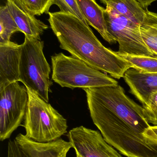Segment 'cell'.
I'll return each instance as SVG.
<instances>
[{
	"label": "cell",
	"instance_id": "25",
	"mask_svg": "<svg viewBox=\"0 0 157 157\" xmlns=\"http://www.w3.org/2000/svg\"><path fill=\"white\" fill-rule=\"evenodd\" d=\"M76 157H82L77 153H76Z\"/></svg>",
	"mask_w": 157,
	"mask_h": 157
},
{
	"label": "cell",
	"instance_id": "19",
	"mask_svg": "<svg viewBox=\"0 0 157 157\" xmlns=\"http://www.w3.org/2000/svg\"><path fill=\"white\" fill-rule=\"evenodd\" d=\"M19 9L34 16L49 13L50 8L55 4V0H12Z\"/></svg>",
	"mask_w": 157,
	"mask_h": 157
},
{
	"label": "cell",
	"instance_id": "18",
	"mask_svg": "<svg viewBox=\"0 0 157 157\" xmlns=\"http://www.w3.org/2000/svg\"><path fill=\"white\" fill-rule=\"evenodd\" d=\"M117 53L132 64L134 69L138 71L144 73H157V57L121 54L117 52Z\"/></svg>",
	"mask_w": 157,
	"mask_h": 157
},
{
	"label": "cell",
	"instance_id": "6",
	"mask_svg": "<svg viewBox=\"0 0 157 157\" xmlns=\"http://www.w3.org/2000/svg\"><path fill=\"white\" fill-rule=\"evenodd\" d=\"M83 89L139 132L143 134L151 126L145 117L143 107L127 96L120 85Z\"/></svg>",
	"mask_w": 157,
	"mask_h": 157
},
{
	"label": "cell",
	"instance_id": "21",
	"mask_svg": "<svg viewBox=\"0 0 157 157\" xmlns=\"http://www.w3.org/2000/svg\"><path fill=\"white\" fill-rule=\"evenodd\" d=\"M143 107L144 109L145 117L147 122L157 125V92L151 95L147 104Z\"/></svg>",
	"mask_w": 157,
	"mask_h": 157
},
{
	"label": "cell",
	"instance_id": "17",
	"mask_svg": "<svg viewBox=\"0 0 157 157\" xmlns=\"http://www.w3.org/2000/svg\"><path fill=\"white\" fill-rule=\"evenodd\" d=\"M0 44L9 43L13 34L21 32L6 5L0 7Z\"/></svg>",
	"mask_w": 157,
	"mask_h": 157
},
{
	"label": "cell",
	"instance_id": "13",
	"mask_svg": "<svg viewBox=\"0 0 157 157\" xmlns=\"http://www.w3.org/2000/svg\"><path fill=\"white\" fill-rule=\"evenodd\" d=\"M79 9L89 25L100 34L110 44L117 42L108 31L105 17V8L98 4L95 0H77Z\"/></svg>",
	"mask_w": 157,
	"mask_h": 157
},
{
	"label": "cell",
	"instance_id": "3",
	"mask_svg": "<svg viewBox=\"0 0 157 157\" xmlns=\"http://www.w3.org/2000/svg\"><path fill=\"white\" fill-rule=\"evenodd\" d=\"M26 89L28 101L22 125L26 131L25 136L40 143H49L61 138L67 132V120L49 102L33 90Z\"/></svg>",
	"mask_w": 157,
	"mask_h": 157
},
{
	"label": "cell",
	"instance_id": "2",
	"mask_svg": "<svg viewBox=\"0 0 157 157\" xmlns=\"http://www.w3.org/2000/svg\"><path fill=\"white\" fill-rule=\"evenodd\" d=\"M87 101L90 116L105 141L128 157H157V144L88 94Z\"/></svg>",
	"mask_w": 157,
	"mask_h": 157
},
{
	"label": "cell",
	"instance_id": "5",
	"mask_svg": "<svg viewBox=\"0 0 157 157\" xmlns=\"http://www.w3.org/2000/svg\"><path fill=\"white\" fill-rule=\"evenodd\" d=\"M44 42L25 36L22 44L19 81L49 102L53 83L50 80L51 68L43 53Z\"/></svg>",
	"mask_w": 157,
	"mask_h": 157
},
{
	"label": "cell",
	"instance_id": "4",
	"mask_svg": "<svg viewBox=\"0 0 157 157\" xmlns=\"http://www.w3.org/2000/svg\"><path fill=\"white\" fill-rule=\"evenodd\" d=\"M52 78L62 87L74 89L119 85L118 81L83 61L63 53L51 56Z\"/></svg>",
	"mask_w": 157,
	"mask_h": 157
},
{
	"label": "cell",
	"instance_id": "11",
	"mask_svg": "<svg viewBox=\"0 0 157 157\" xmlns=\"http://www.w3.org/2000/svg\"><path fill=\"white\" fill-rule=\"evenodd\" d=\"M22 44H0V90L19 81Z\"/></svg>",
	"mask_w": 157,
	"mask_h": 157
},
{
	"label": "cell",
	"instance_id": "15",
	"mask_svg": "<svg viewBox=\"0 0 157 157\" xmlns=\"http://www.w3.org/2000/svg\"><path fill=\"white\" fill-rule=\"evenodd\" d=\"M107 5L139 25L143 22L147 10L143 8L136 0H114Z\"/></svg>",
	"mask_w": 157,
	"mask_h": 157
},
{
	"label": "cell",
	"instance_id": "22",
	"mask_svg": "<svg viewBox=\"0 0 157 157\" xmlns=\"http://www.w3.org/2000/svg\"><path fill=\"white\" fill-rule=\"evenodd\" d=\"M144 136L157 144V125L150 126L143 134Z\"/></svg>",
	"mask_w": 157,
	"mask_h": 157
},
{
	"label": "cell",
	"instance_id": "16",
	"mask_svg": "<svg viewBox=\"0 0 157 157\" xmlns=\"http://www.w3.org/2000/svg\"><path fill=\"white\" fill-rule=\"evenodd\" d=\"M140 30L145 43L157 57V13L147 10L144 20L140 25Z\"/></svg>",
	"mask_w": 157,
	"mask_h": 157
},
{
	"label": "cell",
	"instance_id": "14",
	"mask_svg": "<svg viewBox=\"0 0 157 157\" xmlns=\"http://www.w3.org/2000/svg\"><path fill=\"white\" fill-rule=\"evenodd\" d=\"M6 5L18 26L25 36L41 40V36L49 28L48 25L17 7L12 0H6Z\"/></svg>",
	"mask_w": 157,
	"mask_h": 157
},
{
	"label": "cell",
	"instance_id": "8",
	"mask_svg": "<svg viewBox=\"0 0 157 157\" xmlns=\"http://www.w3.org/2000/svg\"><path fill=\"white\" fill-rule=\"evenodd\" d=\"M28 101L26 87L14 82L0 90V140L10 138L24 120Z\"/></svg>",
	"mask_w": 157,
	"mask_h": 157
},
{
	"label": "cell",
	"instance_id": "24",
	"mask_svg": "<svg viewBox=\"0 0 157 157\" xmlns=\"http://www.w3.org/2000/svg\"><path fill=\"white\" fill-rule=\"evenodd\" d=\"M101 2L103 3L104 4L107 5L110 2H111L114 1V0H100Z\"/></svg>",
	"mask_w": 157,
	"mask_h": 157
},
{
	"label": "cell",
	"instance_id": "20",
	"mask_svg": "<svg viewBox=\"0 0 157 157\" xmlns=\"http://www.w3.org/2000/svg\"><path fill=\"white\" fill-rule=\"evenodd\" d=\"M55 4L60 8V12L73 15L85 24H88L79 9L77 0H55Z\"/></svg>",
	"mask_w": 157,
	"mask_h": 157
},
{
	"label": "cell",
	"instance_id": "12",
	"mask_svg": "<svg viewBox=\"0 0 157 157\" xmlns=\"http://www.w3.org/2000/svg\"><path fill=\"white\" fill-rule=\"evenodd\" d=\"M124 81L130 87V92L146 106L150 96L157 92V73H144L131 68L124 74Z\"/></svg>",
	"mask_w": 157,
	"mask_h": 157
},
{
	"label": "cell",
	"instance_id": "9",
	"mask_svg": "<svg viewBox=\"0 0 157 157\" xmlns=\"http://www.w3.org/2000/svg\"><path fill=\"white\" fill-rule=\"evenodd\" d=\"M67 136L76 153L82 157H123L99 131L80 126L70 130Z\"/></svg>",
	"mask_w": 157,
	"mask_h": 157
},
{
	"label": "cell",
	"instance_id": "10",
	"mask_svg": "<svg viewBox=\"0 0 157 157\" xmlns=\"http://www.w3.org/2000/svg\"><path fill=\"white\" fill-rule=\"evenodd\" d=\"M14 140L28 157H66L73 148L70 142L62 138L49 143H40L19 133Z\"/></svg>",
	"mask_w": 157,
	"mask_h": 157
},
{
	"label": "cell",
	"instance_id": "1",
	"mask_svg": "<svg viewBox=\"0 0 157 157\" xmlns=\"http://www.w3.org/2000/svg\"><path fill=\"white\" fill-rule=\"evenodd\" d=\"M51 29L60 47L73 57L116 79L133 66L116 52L106 48L98 39L88 24L75 16L58 12L49 13Z\"/></svg>",
	"mask_w": 157,
	"mask_h": 157
},
{
	"label": "cell",
	"instance_id": "23",
	"mask_svg": "<svg viewBox=\"0 0 157 157\" xmlns=\"http://www.w3.org/2000/svg\"><path fill=\"white\" fill-rule=\"evenodd\" d=\"M142 6L143 8L147 10V7L150 5L152 3L157 0H136Z\"/></svg>",
	"mask_w": 157,
	"mask_h": 157
},
{
	"label": "cell",
	"instance_id": "7",
	"mask_svg": "<svg viewBox=\"0 0 157 157\" xmlns=\"http://www.w3.org/2000/svg\"><path fill=\"white\" fill-rule=\"evenodd\" d=\"M105 17L109 33L119 43L118 53L155 56L144 41L140 25L119 13L109 5L106 6Z\"/></svg>",
	"mask_w": 157,
	"mask_h": 157
}]
</instances>
